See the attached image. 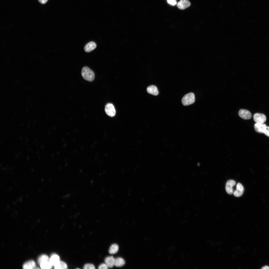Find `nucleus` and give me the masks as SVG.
I'll return each instance as SVG.
<instances>
[{
    "mask_svg": "<svg viewBox=\"0 0 269 269\" xmlns=\"http://www.w3.org/2000/svg\"><path fill=\"white\" fill-rule=\"evenodd\" d=\"M83 268L84 269H95L94 265L91 264H87L84 266Z\"/></svg>",
    "mask_w": 269,
    "mask_h": 269,
    "instance_id": "20",
    "label": "nucleus"
},
{
    "mask_svg": "<svg viewBox=\"0 0 269 269\" xmlns=\"http://www.w3.org/2000/svg\"><path fill=\"white\" fill-rule=\"evenodd\" d=\"M115 260L113 256H108L105 259L104 262L108 268H111L114 265Z\"/></svg>",
    "mask_w": 269,
    "mask_h": 269,
    "instance_id": "11",
    "label": "nucleus"
},
{
    "mask_svg": "<svg viewBox=\"0 0 269 269\" xmlns=\"http://www.w3.org/2000/svg\"><path fill=\"white\" fill-rule=\"evenodd\" d=\"M40 264L41 268L43 269H51L53 266L49 261L43 262Z\"/></svg>",
    "mask_w": 269,
    "mask_h": 269,
    "instance_id": "18",
    "label": "nucleus"
},
{
    "mask_svg": "<svg viewBox=\"0 0 269 269\" xmlns=\"http://www.w3.org/2000/svg\"><path fill=\"white\" fill-rule=\"evenodd\" d=\"M96 47V44L93 41L90 42L84 46V50L87 52H89L94 49Z\"/></svg>",
    "mask_w": 269,
    "mask_h": 269,
    "instance_id": "10",
    "label": "nucleus"
},
{
    "mask_svg": "<svg viewBox=\"0 0 269 269\" xmlns=\"http://www.w3.org/2000/svg\"><path fill=\"white\" fill-rule=\"evenodd\" d=\"M36 266V264L34 261L30 260L25 263L23 266V269H34Z\"/></svg>",
    "mask_w": 269,
    "mask_h": 269,
    "instance_id": "14",
    "label": "nucleus"
},
{
    "mask_svg": "<svg viewBox=\"0 0 269 269\" xmlns=\"http://www.w3.org/2000/svg\"><path fill=\"white\" fill-rule=\"evenodd\" d=\"M38 1L42 4H45L47 1L48 0H38Z\"/></svg>",
    "mask_w": 269,
    "mask_h": 269,
    "instance_id": "24",
    "label": "nucleus"
},
{
    "mask_svg": "<svg viewBox=\"0 0 269 269\" xmlns=\"http://www.w3.org/2000/svg\"><path fill=\"white\" fill-rule=\"evenodd\" d=\"M81 75L84 79L88 81H93L95 78V74L93 71L87 67L82 68Z\"/></svg>",
    "mask_w": 269,
    "mask_h": 269,
    "instance_id": "1",
    "label": "nucleus"
},
{
    "mask_svg": "<svg viewBox=\"0 0 269 269\" xmlns=\"http://www.w3.org/2000/svg\"><path fill=\"white\" fill-rule=\"evenodd\" d=\"M236 188V190L234 192L233 195L236 197H240L243 194L244 188L242 185L239 183L237 184Z\"/></svg>",
    "mask_w": 269,
    "mask_h": 269,
    "instance_id": "9",
    "label": "nucleus"
},
{
    "mask_svg": "<svg viewBox=\"0 0 269 269\" xmlns=\"http://www.w3.org/2000/svg\"><path fill=\"white\" fill-rule=\"evenodd\" d=\"M119 249V246L116 244H112L110 247L109 250V253L111 254H113L116 253Z\"/></svg>",
    "mask_w": 269,
    "mask_h": 269,
    "instance_id": "17",
    "label": "nucleus"
},
{
    "mask_svg": "<svg viewBox=\"0 0 269 269\" xmlns=\"http://www.w3.org/2000/svg\"><path fill=\"white\" fill-rule=\"evenodd\" d=\"M106 114L111 117L114 116L116 113V111L112 103H108L106 105L105 108Z\"/></svg>",
    "mask_w": 269,
    "mask_h": 269,
    "instance_id": "3",
    "label": "nucleus"
},
{
    "mask_svg": "<svg viewBox=\"0 0 269 269\" xmlns=\"http://www.w3.org/2000/svg\"><path fill=\"white\" fill-rule=\"evenodd\" d=\"M167 1L168 3L173 5H175L177 3L176 0H167Z\"/></svg>",
    "mask_w": 269,
    "mask_h": 269,
    "instance_id": "23",
    "label": "nucleus"
},
{
    "mask_svg": "<svg viewBox=\"0 0 269 269\" xmlns=\"http://www.w3.org/2000/svg\"><path fill=\"white\" fill-rule=\"evenodd\" d=\"M60 261L59 257L58 255L56 254H53L52 255L49 260V262L52 265L54 266Z\"/></svg>",
    "mask_w": 269,
    "mask_h": 269,
    "instance_id": "13",
    "label": "nucleus"
},
{
    "mask_svg": "<svg viewBox=\"0 0 269 269\" xmlns=\"http://www.w3.org/2000/svg\"><path fill=\"white\" fill-rule=\"evenodd\" d=\"M125 264L124 260L122 258L119 257L115 259L114 265L117 267H120L124 266Z\"/></svg>",
    "mask_w": 269,
    "mask_h": 269,
    "instance_id": "15",
    "label": "nucleus"
},
{
    "mask_svg": "<svg viewBox=\"0 0 269 269\" xmlns=\"http://www.w3.org/2000/svg\"><path fill=\"white\" fill-rule=\"evenodd\" d=\"M238 114L240 117L245 120L250 119L252 116L251 113L249 111L244 109L240 110L239 111Z\"/></svg>",
    "mask_w": 269,
    "mask_h": 269,
    "instance_id": "6",
    "label": "nucleus"
},
{
    "mask_svg": "<svg viewBox=\"0 0 269 269\" xmlns=\"http://www.w3.org/2000/svg\"><path fill=\"white\" fill-rule=\"evenodd\" d=\"M191 5L190 2L188 0H180L177 3V6L181 9H184L189 6Z\"/></svg>",
    "mask_w": 269,
    "mask_h": 269,
    "instance_id": "7",
    "label": "nucleus"
},
{
    "mask_svg": "<svg viewBox=\"0 0 269 269\" xmlns=\"http://www.w3.org/2000/svg\"><path fill=\"white\" fill-rule=\"evenodd\" d=\"M266 136L269 137V126H267L264 133Z\"/></svg>",
    "mask_w": 269,
    "mask_h": 269,
    "instance_id": "22",
    "label": "nucleus"
},
{
    "mask_svg": "<svg viewBox=\"0 0 269 269\" xmlns=\"http://www.w3.org/2000/svg\"><path fill=\"white\" fill-rule=\"evenodd\" d=\"M195 101L194 94L190 92L185 95L182 99V102L184 106H188L193 103Z\"/></svg>",
    "mask_w": 269,
    "mask_h": 269,
    "instance_id": "2",
    "label": "nucleus"
},
{
    "mask_svg": "<svg viewBox=\"0 0 269 269\" xmlns=\"http://www.w3.org/2000/svg\"><path fill=\"white\" fill-rule=\"evenodd\" d=\"M267 126L264 123H256L254 125L255 131L260 133H264Z\"/></svg>",
    "mask_w": 269,
    "mask_h": 269,
    "instance_id": "8",
    "label": "nucleus"
},
{
    "mask_svg": "<svg viewBox=\"0 0 269 269\" xmlns=\"http://www.w3.org/2000/svg\"><path fill=\"white\" fill-rule=\"evenodd\" d=\"M253 119L254 121L258 123H264L266 120V117L264 114L259 113L255 114Z\"/></svg>",
    "mask_w": 269,
    "mask_h": 269,
    "instance_id": "4",
    "label": "nucleus"
},
{
    "mask_svg": "<svg viewBox=\"0 0 269 269\" xmlns=\"http://www.w3.org/2000/svg\"><path fill=\"white\" fill-rule=\"evenodd\" d=\"M54 267L56 269H66L67 268V266L65 263L60 261Z\"/></svg>",
    "mask_w": 269,
    "mask_h": 269,
    "instance_id": "16",
    "label": "nucleus"
},
{
    "mask_svg": "<svg viewBox=\"0 0 269 269\" xmlns=\"http://www.w3.org/2000/svg\"><path fill=\"white\" fill-rule=\"evenodd\" d=\"M261 269H269V267L267 266H266L262 267Z\"/></svg>",
    "mask_w": 269,
    "mask_h": 269,
    "instance_id": "25",
    "label": "nucleus"
},
{
    "mask_svg": "<svg viewBox=\"0 0 269 269\" xmlns=\"http://www.w3.org/2000/svg\"><path fill=\"white\" fill-rule=\"evenodd\" d=\"M108 267L105 263H102L98 267V269H108Z\"/></svg>",
    "mask_w": 269,
    "mask_h": 269,
    "instance_id": "21",
    "label": "nucleus"
},
{
    "mask_svg": "<svg viewBox=\"0 0 269 269\" xmlns=\"http://www.w3.org/2000/svg\"><path fill=\"white\" fill-rule=\"evenodd\" d=\"M235 181L233 180H229L226 183L225 190L227 193L229 195L233 194L234 191L233 187L236 184Z\"/></svg>",
    "mask_w": 269,
    "mask_h": 269,
    "instance_id": "5",
    "label": "nucleus"
},
{
    "mask_svg": "<svg viewBox=\"0 0 269 269\" xmlns=\"http://www.w3.org/2000/svg\"><path fill=\"white\" fill-rule=\"evenodd\" d=\"M48 261H49V257L45 255H41L38 259V262L40 264L43 262Z\"/></svg>",
    "mask_w": 269,
    "mask_h": 269,
    "instance_id": "19",
    "label": "nucleus"
},
{
    "mask_svg": "<svg viewBox=\"0 0 269 269\" xmlns=\"http://www.w3.org/2000/svg\"><path fill=\"white\" fill-rule=\"evenodd\" d=\"M147 92L154 95H157L159 92L157 87L154 85H151L148 86L147 88Z\"/></svg>",
    "mask_w": 269,
    "mask_h": 269,
    "instance_id": "12",
    "label": "nucleus"
}]
</instances>
